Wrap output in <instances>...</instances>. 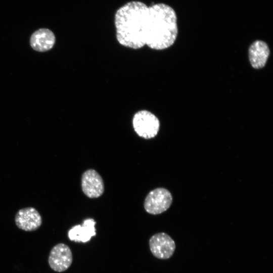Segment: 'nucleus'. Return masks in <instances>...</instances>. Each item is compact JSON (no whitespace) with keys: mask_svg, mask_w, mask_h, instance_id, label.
<instances>
[{"mask_svg":"<svg viewBox=\"0 0 273 273\" xmlns=\"http://www.w3.org/2000/svg\"><path fill=\"white\" fill-rule=\"evenodd\" d=\"M96 221L91 218L84 219L82 224L75 225L68 232L69 239L76 243H86L96 236Z\"/></svg>","mask_w":273,"mask_h":273,"instance_id":"nucleus-8","label":"nucleus"},{"mask_svg":"<svg viewBox=\"0 0 273 273\" xmlns=\"http://www.w3.org/2000/svg\"><path fill=\"white\" fill-rule=\"evenodd\" d=\"M132 125L136 134L145 139L155 137L160 129L158 118L151 112L141 110L136 112L132 119Z\"/></svg>","mask_w":273,"mask_h":273,"instance_id":"nucleus-2","label":"nucleus"},{"mask_svg":"<svg viewBox=\"0 0 273 273\" xmlns=\"http://www.w3.org/2000/svg\"><path fill=\"white\" fill-rule=\"evenodd\" d=\"M172 202V196L169 191L164 188H158L147 195L144 206L148 213L157 215L166 211Z\"/></svg>","mask_w":273,"mask_h":273,"instance_id":"nucleus-3","label":"nucleus"},{"mask_svg":"<svg viewBox=\"0 0 273 273\" xmlns=\"http://www.w3.org/2000/svg\"><path fill=\"white\" fill-rule=\"evenodd\" d=\"M115 25L118 42L133 49L147 45L164 50L174 43L178 34L176 13L163 3L148 6L140 1L128 2L116 12Z\"/></svg>","mask_w":273,"mask_h":273,"instance_id":"nucleus-1","label":"nucleus"},{"mask_svg":"<svg viewBox=\"0 0 273 273\" xmlns=\"http://www.w3.org/2000/svg\"><path fill=\"white\" fill-rule=\"evenodd\" d=\"M72 253L70 247L64 243H59L51 249L48 263L54 271L61 272L67 270L72 264Z\"/></svg>","mask_w":273,"mask_h":273,"instance_id":"nucleus-5","label":"nucleus"},{"mask_svg":"<svg viewBox=\"0 0 273 273\" xmlns=\"http://www.w3.org/2000/svg\"><path fill=\"white\" fill-rule=\"evenodd\" d=\"M149 245L152 254L160 259H167L173 254L175 243L172 238L165 233H158L149 239Z\"/></svg>","mask_w":273,"mask_h":273,"instance_id":"nucleus-4","label":"nucleus"},{"mask_svg":"<svg viewBox=\"0 0 273 273\" xmlns=\"http://www.w3.org/2000/svg\"><path fill=\"white\" fill-rule=\"evenodd\" d=\"M56 42L54 33L48 28H40L34 31L30 38V45L34 51L46 52L51 50Z\"/></svg>","mask_w":273,"mask_h":273,"instance_id":"nucleus-9","label":"nucleus"},{"mask_svg":"<svg viewBox=\"0 0 273 273\" xmlns=\"http://www.w3.org/2000/svg\"><path fill=\"white\" fill-rule=\"evenodd\" d=\"M15 222L20 230L33 232L42 225V219L39 212L33 207H27L19 210L15 216Z\"/></svg>","mask_w":273,"mask_h":273,"instance_id":"nucleus-6","label":"nucleus"},{"mask_svg":"<svg viewBox=\"0 0 273 273\" xmlns=\"http://www.w3.org/2000/svg\"><path fill=\"white\" fill-rule=\"evenodd\" d=\"M269 54V49L266 42L260 40L255 41L249 49V59L251 66L257 69L263 68Z\"/></svg>","mask_w":273,"mask_h":273,"instance_id":"nucleus-10","label":"nucleus"},{"mask_svg":"<svg viewBox=\"0 0 273 273\" xmlns=\"http://www.w3.org/2000/svg\"><path fill=\"white\" fill-rule=\"evenodd\" d=\"M81 189L85 195L89 198L100 197L105 189L102 176L95 169L86 170L82 175Z\"/></svg>","mask_w":273,"mask_h":273,"instance_id":"nucleus-7","label":"nucleus"}]
</instances>
